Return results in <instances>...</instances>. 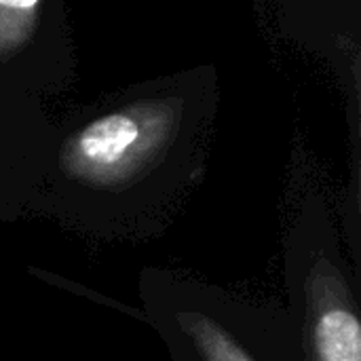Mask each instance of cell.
<instances>
[{
    "label": "cell",
    "mask_w": 361,
    "mask_h": 361,
    "mask_svg": "<svg viewBox=\"0 0 361 361\" xmlns=\"http://www.w3.org/2000/svg\"><path fill=\"white\" fill-rule=\"evenodd\" d=\"M137 140V125L129 116H108L85 129L80 148L87 159L97 163H114Z\"/></svg>",
    "instance_id": "cell-1"
},
{
    "label": "cell",
    "mask_w": 361,
    "mask_h": 361,
    "mask_svg": "<svg viewBox=\"0 0 361 361\" xmlns=\"http://www.w3.org/2000/svg\"><path fill=\"white\" fill-rule=\"evenodd\" d=\"M317 349L322 361H361V328L357 317L336 309L317 324Z\"/></svg>",
    "instance_id": "cell-2"
}]
</instances>
